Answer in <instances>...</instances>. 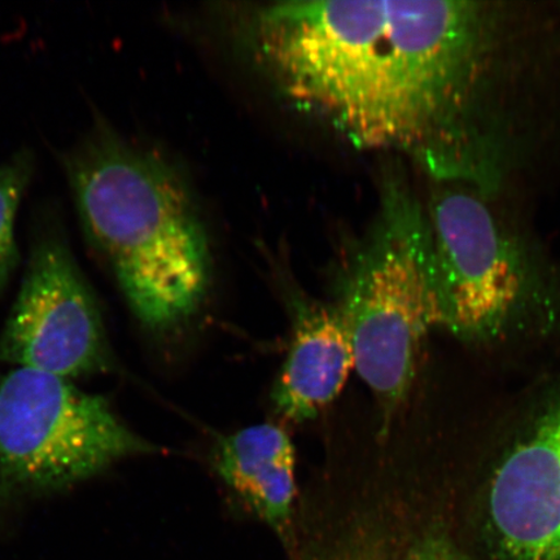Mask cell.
<instances>
[{
  "mask_svg": "<svg viewBox=\"0 0 560 560\" xmlns=\"http://www.w3.org/2000/svg\"><path fill=\"white\" fill-rule=\"evenodd\" d=\"M252 40L299 109L436 179L478 159L505 107L509 42L489 2L276 3L257 11Z\"/></svg>",
  "mask_w": 560,
  "mask_h": 560,
  "instance_id": "6da1fadb",
  "label": "cell"
},
{
  "mask_svg": "<svg viewBox=\"0 0 560 560\" xmlns=\"http://www.w3.org/2000/svg\"><path fill=\"white\" fill-rule=\"evenodd\" d=\"M83 233L147 328L184 324L205 300L210 257L187 188L155 152L102 116L62 155Z\"/></svg>",
  "mask_w": 560,
  "mask_h": 560,
  "instance_id": "7a4b0ae2",
  "label": "cell"
},
{
  "mask_svg": "<svg viewBox=\"0 0 560 560\" xmlns=\"http://www.w3.org/2000/svg\"><path fill=\"white\" fill-rule=\"evenodd\" d=\"M335 305L384 432L410 394L427 336L441 325L429 215L402 182L384 186L380 215L349 262Z\"/></svg>",
  "mask_w": 560,
  "mask_h": 560,
  "instance_id": "3957f363",
  "label": "cell"
},
{
  "mask_svg": "<svg viewBox=\"0 0 560 560\" xmlns=\"http://www.w3.org/2000/svg\"><path fill=\"white\" fill-rule=\"evenodd\" d=\"M160 451L72 381L23 368L0 375V500L62 492Z\"/></svg>",
  "mask_w": 560,
  "mask_h": 560,
  "instance_id": "277c9868",
  "label": "cell"
},
{
  "mask_svg": "<svg viewBox=\"0 0 560 560\" xmlns=\"http://www.w3.org/2000/svg\"><path fill=\"white\" fill-rule=\"evenodd\" d=\"M0 362L65 380L112 368L100 304L55 217L33 230L23 283L0 334Z\"/></svg>",
  "mask_w": 560,
  "mask_h": 560,
  "instance_id": "5b68a950",
  "label": "cell"
},
{
  "mask_svg": "<svg viewBox=\"0 0 560 560\" xmlns=\"http://www.w3.org/2000/svg\"><path fill=\"white\" fill-rule=\"evenodd\" d=\"M425 210L435 248L440 328L464 341L499 338L529 291L520 245L466 187L444 188Z\"/></svg>",
  "mask_w": 560,
  "mask_h": 560,
  "instance_id": "8992f818",
  "label": "cell"
},
{
  "mask_svg": "<svg viewBox=\"0 0 560 560\" xmlns=\"http://www.w3.org/2000/svg\"><path fill=\"white\" fill-rule=\"evenodd\" d=\"M487 514L499 560H560V396L497 467Z\"/></svg>",
  "mask_w": 560,
  "mask_h": 560,
  "instance_id": "52a82bcc",
  "label": "cell"
},
{
  "mask_svg": "<svg viewBox=\"0 0 560 560\" xmlns=\"http://www.w3.org/2000/svg\"><path fill=\"white\" fill-rule=\"evenodd\" d=\"M291 340L271 390L278 416L310 422L345 389L354 370L352 341L338 306L291 300Z\"/></svg>",
  "mask_w": 560,
  "mask_h": 560,
  "instance_id": "ba28073f",
  "label": "cell"
},
{
  "mask_svg": "<svg viewBox=\"0 0 560 560\" xmlns=\"http://www.w3.org/2000/svg\"><path fill=\"white\" fill-rule=\"evenodd\" d=\"M212 464L237 500L279 536L291 534L296 453L282 427L260 423L217 439Z\"/></svg>",
  "mask_w": 560,
  "mask_h": 560,
  "instance_id": "9c48e42d",
  "label": "cell"
},
{
  "mask_svg": "<svg viewBox=\"0 0 560 560\" xmlns=\"http://www.w3.org/2000/svg\"><path fill=\"white\" fill-rule=\"evenodd\" d=\"M34 170L35 159L30 150H19L0 163V291L19 265L16 219Z\"/></svg>",
  "mask_w": 560,
  "mask_h": 560,
  "instance_id": "30bf717a",
  "label": "cell"
},
{
  "mask_svg": "<svg viewBox=\"0 0 560 560\" xmlns=\"http://www.w3.org/2000/svg\"><path fill=\"white\" fill-rule=\"evenodd\" d=\"M404 560H472L443 532H430L419 538Z\"/></svg>",
  "mask_w": 560,
  "mask_h": 560,
  "instance_id": "8fae6325",
  "label": "cell"
}]
</instances>
